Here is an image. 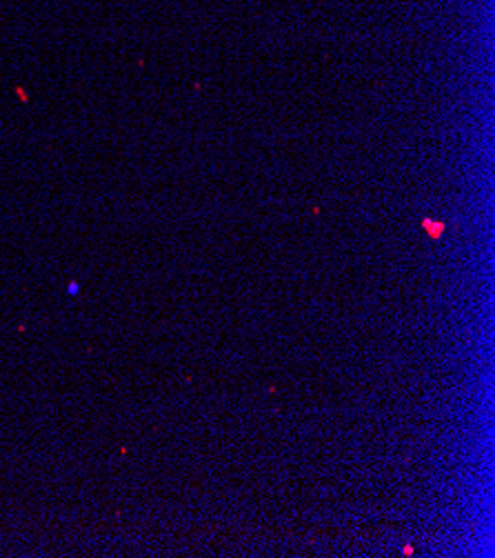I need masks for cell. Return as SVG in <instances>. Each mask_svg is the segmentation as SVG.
<instances>
[{
    "label": "cell",
    "instance_id": "cell-1",
    "mask_svg": "<svg viewBox=\"0 0 495 558\" xmlns=\"http://www.w3.org/2000/svg\"><path fill=\"white\" fill-rule=\"evenodd\" d=\"M424 227H426V232H431V236H433V238H437V236H440V232L444 229L442 225H433V222H429V220L424 222Z\"/></svg>",
    "mask_w": 495,
    "mask_h": 558
},
{
    "label": "cell",
    "instance_id": "cell-2",
    "mask_svg": "<svg viewBox=\"0 0 495 558\" xmlns=\"http://www.w3.org/2000/svg\"><path fill=\"white\" fill-rule=\"evenodd\" d=\"M69 294H78V285H76V283L69 285Z\"/></svg>",
    "mask_w": 495,
    "mask_h": 558
}]
</instances>
